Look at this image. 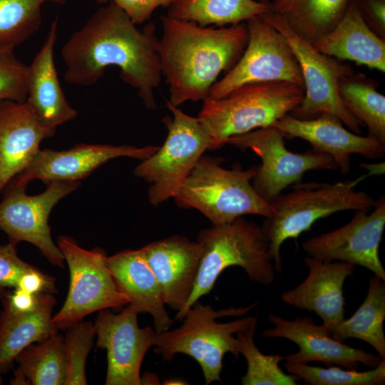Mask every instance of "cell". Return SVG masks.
Wrapping results in <instances>:
<instances>
[{
	"mask_svg": "<svg viewBox=\"0 0 385 385\" xmlns=\"http://www.w3.org/2000/svg\"><path fill=\"white\" fill-rule=\"evenodd\" d=\"M359 9L371 29L385 38V0H355Z\"/></svg>",
	"mask_w": 385,
	"mask_h": 385,
	"instance_id": "74e56055",
	"label": "cell"
},
{
	"mask_svg": "<svg viewBox=\"0 0 385 385\" xmlns=\"http://www.w3.org/2000/svg\"><path fill=\"white\" fill-rule=\"evenodd\" d=\"M158 148L81 143L66 150H39L27 168L7 186L26 188L34 180L46 184L53 181H80L110 160L128 157L143 160Z\"/></svg>",
	"mask_w": 385,
	"mask_h": 385,
	"instance_id": "2e32d148",
	"label": "cell"
},
{
	"mask_svg": "<svg viewBox=\"0 0 385 385\" xmlns=\"http://www.w3.org/2000/svg\"><path fill=\"white\" fill-rule=\"evenodd\" d=\"M98 4L115 3L135 24L148 21L159 7L168 8L175 0H94Z\"/></svg>",
	"mask_w": 385,
	"mask_h": 385,
	"instance_id": "8d00e7d4",
	"label": "cell"
},
{
	"mask_svg": "<svg viewBox=\"0 0 385 385\" xmlns=\"http://www.w3.org/2000/svg\"><path fill=\"white\" fill-rule=\"evenodd\" d=\"M350 1L273 0L270 1V9L279 15L299 37L314 44L336 26Z\"/></svg>",
	"mask_w": 385,
	"mask_h": 385,
	"instance_id": "484cf974",
	"label": "cell"
},
{
	"mask_svg": "<svg viewBox=\"0 0 385 385\" xmlns=\"http://www.w3.org/2000/svg\"><path fill=\"white\" fill-rule=\"evenodd\" d=\"M66 329L63 337L66 361L64 385L87 384L86 361L93 346L95 324L91 322L80 321Z\"/></svg>",
	"mask_w": 385,
	"mask_h": 385,
	"instance_id": "836d02e7",
	"label": "cell"
},
{
	"mask_svg": "<svg viewBox=\"0 0 385 385\" xmlns=\"http://www.w3.org/2000/svg\"><path fill=\"white\" fill-rule=\"evenodd\" d=\"M29 69L13 49L0 50V101H26Z\"/></svg>",
	"mask_w": 385,
	"mask_h": 385,
	"instance_id": "e575fe53",
	"label": "cell"
},
{
	"mask_svg": "<svg viewBox=\"0 0 385 385\" xmlns=\"http://www.w3.org/2000/svg\"><path fill=\"white\" fill-rule=\"evenodd\" d=\"M371 213L356 211L346 225L306 240L307 256L323 261H340L364 267L385 280L379 248L385 226V197L381 196Z\"/></svg>",
	"mask_w": 385,
	"mask_h": 385,
	"instance_id": "9a60e30c",
	"label": "cell"
},
{
	"mask_svg": "<svg viewBox=\"0 0 385 385\" xmlns=\"http://www.w3.org/2000/svg\"><path fill=\"white\" fill-rule=\"evenodd\" d=\"M376 86L372 78L353 72L339 81L338 90L346 108L367 128L368 135L385 143V96Z\"/></svg>",
	"mask_w": 385,
	"mask_h": 385,
	"instance_id": "f1b7e54d",
	"label": "cell"
},
{
	"mask_svg": "<svg viewBox=\"0 0 385 385\" xmlns=\"http://www.w3.org/2000/svg\"><path fill=\"white\" fill-rule=\"evenodd\" d=\"M374 274L370 278L367 294L357 310L343 319L332 332L335 339L344 342L347 339L362 340L385 359V283Z\"/></svg>",
	"mask_w": 385,
	"mask_h": 385,
	"instance_id": "83f0119b",
	"label": "cell"
},
{
	"mask_svg": "<svg viewBox=\"0 0 385 385\" xmlns=\"http://www.w3.org/2000/svg\"><path fill=\"white\" fill-rule=\"evenodd\" d=\"M257 319L236 334L239 354L246 359L247 368L242 379L243 385H296L298 379L285 373L279 366L284 357L264 354L254 342Z\"/></svg>",
	"mask_w": 385,
	"mask_h": 385,
	"instance_id": "4dcf8cb0",
	"label": "cell"
},
{
	"mask_svg": "<svg viewBox=\"0 0 385 385\" xmlns=\"http://www.w3.org/2000/svg\"><path fill=\"white\" fill-rule=\"evenodd\" d=\"M261 15L284 37L299 63L304 94L292 115L309 119L323 113H330L339 118L351 131L359 134L364 125L346 108L338 90L339 81L352 73L353 69L341 61L319 52L270 9Z\"/></svg>",
	"mask_w": 385,
	"mask_h": 385,
	"instance_id": "9c48e42d",
	"label": "cell"
},
{
	"mask_svg": "<svg viewBox=\"0 0 385 385\" xmlns=\"http://www.w3.org/2000/svg\"><path fill=\"white\" fill-rule=\"evenodd\" d=\"M56 130L44 125L26 101H0V200L11 180L37 154L41 142Z\"/></svg>",
	"mask_w": 385,
	"mask_h": 385,
	"instance_id": "44dd1931",
	"label": "cell"
},
{
	"mask_svg": "<svg viewBox=\"0 0 385 385\" xmlns=\"http://www.w3.org/2000/svg\"><path fill=\"white\" fill-rule=\"evenodd\" d=\"M173 118L165 119L167 138L161 147L135 168L134 174L148 183V199L158 205L173 198L212 142L198 118L166 101Z\"/></svg>",
	"mask_w": 385,
	"mask_h": 385,
	"instance_id": "ba28073f",
	"label": "cell"
},
{
	"mask_svg": "<svg viewBox=\"0 0 385 385\" xmlns=\"http://www.w3.org/2000/svg\"><path fill=\"white\" fill-rule=\"evenodd\" d=\"M155 25L138 29L127 14L109 1L99 8L63 44L64 80L90 86L106 69L116 66L122 81L138 91L148 110L156 108L155 90L162 79Z\"/></svg>",
	"mask_w": 385,
	"mask_h": 385,
	"instance_id": "6da1fadb",
	"label": "cell"
},
{
	"mask_svg": "<svg viewBox=\"0 0 385 385\" xmlns=\"http://www.w3.org/2000/svg\"><path fill=\"white\" fill-rule=\"evenodd\" d=\"M357 183H299L292 191L281 193L270 202L272 215L266 218L262 227L277 272L282 267L280 250L284 241L297 238L316 221L335 212L372 210L375 200L365 192L356 190Z\"/></svg>",
	"mask_w": 385,
	"mask_h": 385,
	"instance_id": "8992f818",
	"label": "cell"
},
{
	"mask_svg": "<svg viewBox=\"0 0 385 385\" xmlns=\"http://www.w3.org/2000/svg\"><path fill=\"white\" fill-rule=\"evenodd\" d=\"M202 252L192 294L175 319L182 320L186 311L202 297L209 294L220 274L227 268H242L250 280L272 284L277 272L269 242L262 227L239 217L232 222L213 225L200 231L197 240Z\"/></svg>",
	"mask_w": 385,
	"mask_h": 385,
	"instance_id": "3957f363",
	"label": "cell"
},
{
	"mask_svg": "<svg viewBox=\"0 0 385 385\" xmlns=\"http://www.w3.org/2000/svg\"><path fill=\"white\" fill-rule=\"evenodd\" d=\"M284 134L275 126L260 128L229 138L226 144L241 150L250 149L258 155L252 186L270 203L287 187L301 183L305 173L318 170H337L329 155L314 149L302 153L289 151Z\"/></svg>",
	"mask_w": 385,
	"mask_h": 385,
	"instance_id": "7c38bea8",
	"label": "cell"
},
{
	"mask_svg": "<svg viewBox=\"0 0 385 385\" xmlns=\"http://www.w3.org/2000/svg\"><path fill=\"white\" fill-rule=\"evenodd\" d=\"M38 294L14 288L11 293L6 294L4 304L16 312H29L36 307L38 302Z\"/></svg>",
	"mask_w": 385,
	"mask_h": 385,
	"instance_id": "ab89813d",
	"label": "cell"
},
{
	"mask_svg": "<svg viewBox=\"0 0 385 385\" xmlns=\"http://www.w3.org/2000/svg\"><path fill=\"white\" fill-rule=\"evenodd\" d=\"M248 40L236 64L217 81L209 98L225 97L250 83L286 81L304 87L298 60L282 34L261 14L245 21Z\"/></svg>",
	"mask_w": 385,
	"mask_h": 385,
	"instance_id": "8fae6325",
	"label": "cell"
},
{
	"mask_svg": "<svg viewBox=\"0 0 385 385\" xmlns=\"http://www.w3.org/2000/svg\"><path fill=\"white\" fill-rule=\"evenodd\" d=\"M15 288L38 294L57 292L56 280L53 277L41 272L38 268L24 273L19 279Z\"/></svg>",
	"mask_w": 385,
	"mask_h": 385,
	"instance_id": "f35d334b",
	"label": "cell"
},
{
	"mask_svg": "<svg viewBox=\"0 0 385 385\" xmlns=\"http://www.w3.org/2000/svg\"><path fill=\"white\" fill-rule=\"evenodd\" d=\"M255 173L256 166L226 169L215 160L202 156L173 198L180 207L200 211L213 225L246 215L269 218L273 213L272 204L251 183Z\"/></svg>",
	"mask_w": 385,
	"mask_h": 385,
	"instance_id": "52a82bcc",
	"label": "cell"
},
{
	"mask_svg": "<svg viewBox=\"0 0 385 385\" xmlns=\"http://www.w3.org/2000/svg\"><path fill=\"white\" fill-rule=\"evenodd\" d=\"M304 262L308 269L307 276L296 287L284 291L280 299L294 308L315 312L331 334L344 319L343 287L356 265L340 261H323L309 256Z\"/></svg>",
	"mask_w": 385,
	"mask_h": 385,
	"instance_id": "d6986e66",
	"label": "cell"
},
{
	"mask_svg": "<svg viewBox=\"0 0 385 385\" xmlns=\"http://www.w3.org/2000/svg\"><path fill=\"white\" fill-rule=\"evenodd\" d=\"M138 314L130 304L118 314L110 309L98 312L96 346L107 353L106 385L143 384L142 362L155 344L156 332L151 327L140 328Z\"/></svg>",
	"mask_w": 385,
	"mask_h": 385,
	"instance_id": "5bb4252c",
	"label": "cell"
},
{
	"mask_svg": "<svg viewBox=\"0 0 385 385\" xmlns=\"http://www.w3.org/2000/svg\"><path fill=\"white\" fill-rule=\"evenodd\" d=\"M67 1L0 0V50H14L38 30L45 3L64 4Z\"/></svg>",
	"mask_w": 385,
	"mask_h": 385,
	"instance_id": "1f68e13d",
	"label": "cell"
},
{
	"mask_svg": "<svg viewBox=\"0 0 385 385\" xmlns=\"http://www.w3.org/2000/svg\"><path fill=\"white\" fill-rule=\"evenodd\" d=\"M35 267L18 256L15 245H0V299L6 296L8 289L16 287L24 273Z\"/></svg>",
	"mask_w": 385,
	"mask_h": 385,
	"instance_id": "d590c367",
	"label": "cell"
},
{
	"mask_svg": "<svg viewBox=\"0 0 385 385\" xmlns=\"http://www.w3.org/2000/svg\"><path fill=\"white\" fill-rule=\"evenodd\" d=\"M268 319L273 327L264 329L263 337L286 339L299 347L297 352L284 357L286 361L302 364L319 361L327 366L357 369L360 364L375 367L383 359L378 354L335 339L324 326L317 324L310 317H297L288 320L270 314Z\"/></svg>",
	"mask_w": 385,
	"mask_h": 385,
	"instance_id": "e0dca14e",
	"label": "cell"
},
{
	"mask_svg": "<svg viewBox=\"0 0 385 385\" xmlns=\"http://www.w3.org/2000/svg\"><path fill=\"white\" fill-rule=\"evenodd\" d=\"M43 192L26 193V188H7L0 200V230L16 245L27 242L36 246L53 265L63 268L64 257L51 237L48 218L53 207L76 190L80 181H53Z\"/></svg>",
	"mask_w": 385,
	"mask_h": 385,
	"instance_id": "4fadbf2b",
	"label": "cell"
},
{
	"mask_svg": "<svg viewBox=\"0 0 385 385\" xmlns=\"http://www.w3.org/2000/svg\"><path fill=\"white\" fill-rule=\"evenodd\" d=\"M255 306L253 304L247 307L215 310L198 300L186 311L180 327L156 332L154 351L168 361L177 354L188 355L200 364L206 384L222 381L220 373L225 354L227 352L235 356L240 354L235 334L257 318L247 316L225 323L217 322L216 319L243 316Z\"/></svg>",
	"mask_w": 385,
	"mask_h": 385,
	"instance_id": "5b68a950",
	"label": "cell"
},
{
	"mask_svg": "<svg viewBox=\"0 0 385 385\" xmlns=\"http://www.w3.org/2000/svg\"><path fill=\"white\" fill-rule=\"evenodd\" d=\"M337 116L327 113L309 119L288 114L274 125L288 138H299L309 142L312 148L331 156L342 174L351 169V155L357 154L369 159L381 157L385 143L368 135L362 136L346 129Z\"/></svg>",
	"mask_w": 385,
	"mask_h": 385,
	"instance_id": "ac0fdd59",
	"label": "cell"
},
{
	"mask_svg": "<svg viewBox=\"0 0 385 385\" xmlns=\"http://www.w3.org/2000/svg\"><path fill=\"white\" fill-rule=\"evenodd\" d=\"M57 29L56 17L51 24L40 50L29 66L26 101L39 120L53 129L73 120L78 114L68 102L57 75L53 54Z\"/></svg>",
	"mask_w": 385,
	"mask_h": 385,
	"instance_id": "7402d4cb",
	"label": "cell"
},
{
	"mask_svg": "<svg viewBox=\"0 0 385 385\" xmlns=\"http://www.w3.org/2000/svg\"><path fill=\"white\" fill-rule=\"evenodd\" d=\"M286 371L311 385H382L385 383V359L370 370L359 371L340 366L328 368L287 361Z\"/></svg>",
	"mask_w": 385,
	"mask_h": 385,
	"instance_id": "d6a6232c",
	"label": "cell"
},
{
	"mask_svg": "<svg viewBox=\"0 0 385 385\" xmlns=\"http://www.w3.org/2000/svg\"><path fill=\"white\" fill-rule=\"evenodd\" d=\"M158 283L165 305L181 310L193 290L202 252L198 241L180 235L141 248Z\"/></svg>",
	"mask_w": 385,
	"mask_h": 385,
	"instance_id": "ffe728a7",
	"label": "cell"
},
{
	"mask_svg": "<svg viewBox=\"0 0 385 385\" xmlns=\"http://www.w3.org/2000/svg\"><path fill=\"white\" fill-rule=\"evenodd\" d=\"M158 53L162 76L169 86L170 104L209 98L220 74L227 73L246 47L245 22L227 26H201L161 16Z\"/></svg>",
	"mask_w": 385,
	"mask_h": 385,
	"instance_id": "7a4b0ae2",
	"label": "cell"
},
{
	"mask_svg": "<svg viewBox=\"0 0 385 385\" xmlns=\"http://www.w3.org/2000/svg\"><path fill=\"white\" fill-rule=\"evenodd\" d=\"M168 16L201 26L222 27L245 22L270 10L269 0H175Z\"/></svg>",
	"mask_w": 385,
	"mask_h": 385,
	"instance_id": "4316f807",
	"label": "cell"
},
{
	"mask_svg": "<svg viewBox=\"0 0 385 385\" xmlns=\"http://www.w3.org/2000/svg\"><path fill=\"white\" fill-rule=\"evenodd\" d=\"M58 246L70 274L66 299L52 318L58 329H65L95 312L128 304L112 276L103 249L86 250L67 236L58 237Z\"/></svg>",
	"mask_w": 385,
	"mask_h": 385,
	"instance_id": "30bf717a",
	"label": "cell"
},
{
	"mask_svg": "<svg viewBox=\"0 0 385 385\" xmlns=\"http://www.w3.org/2000/svg\"><path fill=\"white\" fill-rule=\"evenodd\" d=\"M18 369L34 385H64L66 361L63 337L53 333L31 344L16 357Z\"/></svg>",
	"mask_w": 385,
	"mask_h": 385,
	"instance_id": "f546056e",
	"label": "cell"
},
{
	"mask_svg": "<svg viewBox=\"0 0 385 385\" xmlns=\"http://www.w3.org/2000/svg\"><path fill=\"white\" fill-rule=\"evenodd\" d=\"M304 94V87L286 81L246 84L225 97L204 100L197 118L211 149H217L232 136L274 125L299 106Z\"/></svg>",
	"mask_w": 385,
	"mask_h": 385,
	"instance_id": "277c9868",
	"label": "cell"
},
{
	"mask_svg": "<svg viewBox=\"0 0 385 385\" xmlns=\"http://www.w3.org/2000/svg\"><path fill=\"white\" fill-rule=\"evenodd\" d=\"M56 303L53 294L40 293L36 307L29 312H16L4 304L0 315L1 374L13 367L16 357L26 347L58 332L52 322Z\"/></svg>",
	"mask_w": 385,
	"mask_h": 385,
	"instance_id": "d4e9b609",
	"label": "cell"
},
{
	"mask_svg": "<svg viewBox=\"0 0 385 385\" xmlns=\"http://www.w3.org/2000/svg\"><path fill=\"white\" fill-rule=\"evenodd\" d=\"M108 265L120 290L138 313H148L155 331H167L173 324L157 279L142 249L125 250L108 257Z\"/></svg>",
	"mask_w": 385,
	"mask_h": 385,
	"instance_id": "603a6c76",
	"label": "cell"
},
{
	"mask_svg": "<svg viewBox=\"0 0 385 385\" xmlns=\"http://www.w3.org/2000/svg\"><path fill=\"white\" fill-rule=\"evenodd\" d=\"M313 46L319 52L339 61H351L385 71L384 38L367 25L355 0H351L336 26Z\"/></svg>",
	"mask_w": 385,
	"mask_h": 385,
	"instance_id": "cb8c5ba5",
	"label": "cell"
}]
</instances>
